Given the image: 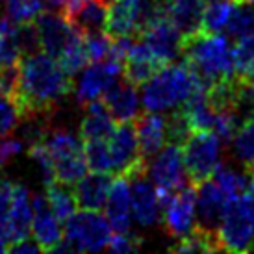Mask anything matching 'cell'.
I'll use <instances>...</instances> for the list:
<instances>
[{
	"instance_id": "cell-1",
	"label": "cell",
	"mask_w": 254,
	"mask_h": 254,
	"mask_svg": "<svg viewBox=\"0 0 254 254\" xmlns=\"http://www.w3.org/2000/svg\"><path fill=\"white\" fill-rule=\"evenodd\" d=\"M74 89L72 76L64 71L52 56L36 52L19 62V87L15 100L26 113H52L62 100Z\"/></svg>"
},
{
	"instance_id": "cell-2",
	"label": "cell",
	"mask_w": 254,
	"mask_h": 254,
	"mask_svg": "<svg viewBox=\"0 0 254 254\" xmlns=\"http://www.w3.org/2000/svg\"><path fill=\"white\" fill-rule=\"evenodd\" d=\"M184 62L197 78L198 87L210 89L213 84L234 78V49L228 36L198 32L184 41Z\"/></svg>"
},
{
	"instance_id": "cell-3",
	"label": "cell",
	"mask_w": 254,
	"mask_h": 254,
	"mask_svg": "<svg viewBox=\"0 0 254 254\" xmlns=\"http://www.w3.org/2000/svg\"><path fill=\"white\" fill-rule=\"evenodd\" d=\"M141 100L147 112H169L180 108L198 87L191 69L182 64H167L141 85Z\"/></svg>"
},
{
	"instance_id": "cell-4",
	"label": "cell",
	"mask_w": 254,
	"mask_h": 254,
	"mask_svg": "<svg viewBox=\"0 0 254 254\" xmlns=\"http://www.w3.org/2000/svg\"><path fill=\"white\" fill-rule=\"evenodd\" d=\"M112 226L100 212L80 210L65 221L64 240L56 253H99L108 249Z\"/></svg>"
},
{
	"instance_id": "cell-5",
	"label": "cell",
	"mask_w": 254,
	"mask_h": 254,
	"mask_svg": "<svg viewBox=\"0 0 254 254\" xmlns=\"http://www.w3.org/2000/svg\"><path fill=\"white\" fill-rule=\"evenodd\" d=\"M43 145L49 150L56 180L74 186L85 175L87 162H85L84 145L76 134L65 128L50 130Z\"/></svg>"
},
{
	"instance_id": "cell-6",
	"label": "cell",
	"mask_w": 254,
	"mask_h": 254,
	"mask_svg": "<svg viewBox=\"0 0 254 254\" xmlns=\"http://www.w3.org/2000/svg\"><path fill=\"white\" fill-rule=\"evenodd\" d=\"M182 154L188 178L197 188L198 184L212 178L219 165L221 139L210 130H193L182 145Z\"/></svg>"
},
{
	"instance_id": "cell-7",
	"label": "cell",
	"mask_w": 254,
	"mask_h": 254,
	"mask_svg": "<svg viewBox=\"0 0 254 254\" xmlns=\"http://www.w3.org/2000/svg\"><path fill=\"white\" fill-rule=\"evenodd\" d=\"M162 208V225L169 238L178 240L197 225L195 186L186 184L177 191H158Z\"/></svg>"
},
{
	"instance_id": "cell-8",
	"label": "cell",
	"mask_w": 254,
	"mask_h": 254,
	"mask_svg": "<svg viewBox=\"0 0 254 254\" xmlns=\"http://www.w3.org/2000/svg\"><path fill=\"white\" fill-rule=\"evenodd\" d=\"M123 74V60L110 56L100 62H91L80 71L78 82L74 84V95L82 108L89 106L95 100H100L102 95L112 87Z\"/></svg>"
},
{
	"instance_id": "cell-9",
	"label": "cell",
	"mask_w": 254,
	"mask_h": 254,
	"mask_svg": "<svg viewBox=\"0 0 254 254\" xmlns=\"http://www.w3.org/2000/svg\"><path fill=\"white\" fill-rule=\"evenodd\" d=\"M110 154H112L113 175L117 177H132L134 173L147 171V160L143 158L134 121L132 123H117L112 137L108 139Z\"/></svg>"
},
{
	"instance_id": "cell-10",
	"label": "cell",
	"mask_w": 254,
	"mask_h": 254,
	"mask_svg": "<svg viewBox=\"0 0 254 254\" xmlns=\"http://www.w3.org/2000/svg\"><path fill=\"white\" fill-rule=\"evenodd\" d=\"M217 241L221 251L230 253H247L254 249V223L243 212L238 198L230 202L219 225Z\"/></svg>"
},
{
	"instance_id": "cell-11",
	"label": "cell",
	"mask_w": 254,
	"mask_h": 254,
	"mask_svg": "<svg viewBox=\"0 0 254 254\" xmlns=\"http://www.w3.org/2000/svg\"><path fill=\"white\" fill-rule=\"evenodd\" d=\"M148 175L158 191H177L190 184L184 165L182 147L167 143L148 163Z\"/></svg>"
},
{
	"instance_id": "cell-12",
	"label": "cell",
	"mask_w": 254,
	"mask_h": 254,
	"mask_svg": "<svg viewBox=\"0 0 254 254\" xmlns=\"http://www.w3.org/2000/svg\"><path fill=\"white\" fill-rule=\"evenodd\" d=\"M232 198L219 188L213 178H208L195 188V208H197V226L208 232L217 234V228L225 217Z\"/></svg>"
},
{
	"instance_id": "cell-13",
	"label": "cell",
	"mask_w": 254,
	"mask_h": 254,
	"mask_svg": "<svg viewBox=\"0 0 254 254\" xmlns=\"http://www.w3.org/2000/svg\"><path fill=\"white\" fill-rule=\"evenodd\" d=\"M36 26L43 52L54 60H60L65 49L80 36V32L60 11L39 13V17L36 19Z\"/></svg>"
},
{
	"instance_id": "cell-14",
	"label": "cell",
	"mask_w": 254,
	"mask_h": 254,
	"mask_svg": "<svg viewBox=\"0 0 254 254\" xmlns=\"http://www.w3.org/2000/svg\"><path fill=\"white\" fill-rule=\"evenodd\" d=\"M130 180V198H132V210L137 225L154 226L158 219L162 217L158 190L152 180L147 178V171L134 173Z\"/></svg>"
},
{
	"instance_id": "cell-15",
	"label": "cell",
	"mask_w": 254,
	"mask_h": 254,
	"mask_svg": "<svg viewBox=\"0 0 254 254\" xmlns=\"http://www.w3.org/2000/svg\"><path fill=\"white\" fill-rule=\"evenodd\" d=\"M139 41L145 43L165 65L178 62L184 54V37L169 19H162L145 28Z\"/></svg>"
},
{
	"instance_id": "cell-16",
	"label": "cell",
	"mask_w": 254,
	"mask_h": 254,
	"mask_svg": "<svg viewBox=\"0 0 254 254\" xmlns=\"http://www.w3.org/2000/svg\"><path fill=\"white\" fill-rule=\"evenodd\" d=\"M34 217H32V236L39 243L41 251H54L64 240L62 221L54 215L45 193H36L32 197Z\"/></svg>"
},
{
	"instance_id": "cell-17",
	"label": "cell",
	"mask_w": 254,
	"mask_h": 254,
	"mask_svg": "<svg viewBox=\"0 0 254 254\" xmlns=\"http://www.w3.org/2000/svg\"><path fill=\"white\" fill-rule=\"evenodd\" d=\"M162 67H165L162 60L145 43L135 39L123 62V78L135 87H139L154 76Z\"/></svg>"
},
{
	"instance_id": "cell-18",
	"label": "cell",
	"mask_w": 254,
	"mask_h": 254,
	"mask_svg": "<svg viewBox=\"0 0 254 254\" xmlns=\"http://www.w3.org/2000/svg\"><path fill=\"white\" fill-rule=\"evenodd\" d=\"M104 213L112 232H128L132 225V198H130V184L127 177H117L112 182Z\"/></svg>"
},
{
	"instance_id": "cell-19",
	"label": "cell",
	"mask_w": 254,
	"mask_h": 254,
	"mask_svg": "<svg viewBox=\"0 0 254 254\" xmlns=\"http://www.w3.org/2000/svg\"><path fill=\"white\" fill-rule=\"evenodd\" d=\"M134 127L137 132V141L145 160L154 158L167 145V128L165 117L158 112H139L134 119Z\"/></svg>"
},
{
	"instance_id": "cell-20",
	"label": "cell",
	"mask_w": 254,
	"mask_h": 254,
	"mask_svg": "<svg viewBox=\"0 0 254 254\" xmlns=\"http://www.w3.org/2000/svg\"><path fill=\"white\" fill-rule=\"evenodd\" d=\"M102 102L108 108L115 123H132L139 115V93L137 87L130 82H115V84L102 95Z\"/></svg>"
},
{
	"instance_id": "cell-21",
	"label": "cell",
	"mask_w": 254,
	"mask_h": 254,
	"mask_svg": "<svg viewBox=\"0 0 254 254\" xmlns=\"http://www.w3.org/2000/svg\"><path fill=\"white\" fill-rule=\"evenodd\" d=\"M112 182V173H95V171H91V175H84L72 186L78 208L80 210H93V212L104 210Z\"/></svg>"
},
{
	"instance_id": "cell-22",
	"label": "cell",
	"mask_w": 254,
	"mask_h": 254,
	"mask_svg": "<svg viewBox=\"0 0 254 254\" xmlns=\"http://www.w3.org/2000/svg\"><path fill=\"white\" fill-rule=\"evenodd\" d=\"M64 15L82 36L106 32L108 4L102 0H80Z\"/></svg>"
},
{
	"instance_id": "cell-23",
	"label": "cell",
	"mask_w": 254,
	"mask_h": 254,
	"mask_svg": "<svg viewBox=\"0 0 254 254\" xmlns=\"http://www.w3.org/2000/svg\"><path fill=\"white\" fill-rule=\"evenodd\" d=\"M204 0H169V21L182 34L184 41L202 32Z\"/></svg>"
},
{
	"instance_id": "cell-24",
	"label": "cell",
	"mask_w": 254,
	"mask_h": 254,
	"mask_svg": "<svg viewBox=\"0 0 254 254\" xmlns=\"http://www.w3.org/2000/svg\"><path fill=\"white\" fill-rule=\"evenodd\" d=\"M139 0H113L108 7L106 34L112 39L139 37L135 26V9Z\"/></svg>"
},
{
	"instance_id": "cell-25",
	"label": "cell",
	"mask_w": 254,
	"mask_h": 254,
	"mask_svg": "<svg viewBox=\"0 0 254 254\" xmlns=\"http://www.w3.org/2000/svg\"><path fill=\"white\" fill-rule=\"evenodd\" d=\"M85 115L80 123V137L84 141H97L104 139L108 141L115 130V119H113L108 108L102 100H95L89 106H85Z\"/></svg>"
},
{
	"instance_id": "cell-26",
	"label": "cell",
	"mask_w": 254,
	"mask_h": 254,
	"mask_svg": "<svg viewBox=\"0 0 254 254\" xmlns=\"http://www.w3.org/2000/svg\"><path fill=\"white\" fill-rule=\"evenodd\" d=\"M32 217H34V206H32L30 191L22 184H13L11 206H9V223H11V232H13V243L32 234Z\"/></svg>"
},
{
	"instance_id": "cell-27",
	"label": "cell",
	"mask_w": 254,
	"mask_h": 254,
	"mask_svg": "<svg viewBox=\"0 0 254 254\" xmlns=\"http://www.w3.org/2000/svg\"><path fill=\"white\" fill-rule=\"evenodd\" d=\"M45 195L49 198V204L52 208L54 215L62 223H65L78 210V202L71 184L52 180V182H49L45 186Z\"/></svg>"
},
{
	"instance_id": "cell-28",
	"label": "cell",
	"mask_w": 254,
	"mask_h": 254,
	"mask_svg": "<svg viewBox=\"0 0 254 254\" xmlns=\"http://www.w3.org/2000/svg\"><path fill=\"white\" fill-rule=\"evenodd\" d=\"M169 251L173 253H217L221 249H219L217 234L208 232L195 225V228L190 230L186 236L175 240Z\"/></svg>"
},
{
	"instance_id": "cell-29",
	"label": "cell",
	"mask_w": 254,
	"mask_h": 254,
	"mask_svg": "<svg viewBox=\"0 0 254 254\" xmlns=\"http://www.w3.org/2000/svg\"><path fill=\"white\" fill-rule=\"evenodd\" d=\"M212 178L215 182L219 184V188L225 191L228 197L236 200V198H240L245 190L249 188V184H251V173L247 171H238L230 167V165H225V163H219L215 171H213Z\"/></svg>"
},
{
	"instance_id": "cell-30",
	"label": "cell",
	"mask_w": 254,
	"mask_h": 254,
	"mask_svg": "<svg viewBox=\"0 0 254 254\" xmlns=\"http://www.w3.org/2000/svg\"><path fill=\"white\" fill-rule=\"evenodd\" d=\"M21 58L22 52L17 41V22L2 15L0 17V69L17 65L21 62Z\"/></svg>"
},
{
	"instance_id": "cell-31",
	"label": "cell",
	"mask_w": 254,
	"mask_h": 254,
	"mask_svg": "<svg viewBox=\"0 0 254 254\" xmlns=\"http://www.w3.org/2000/svg\"><path fill=\"white\" fill-rule=\"evenodd\" d=\"M234 74L254 84V34L240 37L234 47Z\"/></svg>"
},
{
	"instance_id": "cell-32",
	"label": "cell",
	"mask_w": 254,
	"mask_h": 254,
	"mask_svg": "<svg viewBox=\"0 0 254 254\" xmlns=\"http://www.w3.org/2000/svg\"><path fill=\"white\" fill-rule=\"evenodd\" d=\"M11 190L13 182L0 178V253H7L13 243V232L9 223V206H11Z\"/></svg>"
},
{
	"instance_id": "cell-33",
	"label": "cell",
	"mask_w": 254,
	"mask_h": 254,
	"mask_svg": "<svg viewBox=\"0 0 254 254\" xmlns=\"http://www.w3.org/2000/svg\"><path fill=\"white\" fill-rule=\"evenodd\" d=\"M232 152L236 160L249 167L254 162V117L245 121L232 137Z\"/></svg>"
},
{
	"instance_id": "cell-34",
	"label": "cell",
	"mask_w": 254,
	"mask_h": 254,
	"mask_svg": "<svg viewBox=\"0 0 254 254\" xmlns=\"http://www.w3.org/2000/svg\"><path fill=\"white\" fill-rule=\"evenodd\" d=\"M47 6L45 0H4V15L13 22H32Z\"/></svg>"
},
{
	"instance_id": "cell-35",
	"label": "cell",
	"mask_w": 254,
	"mask_h": 254,
	"mask_svg": "<svg viewBox=\"0 0 254 254\" xmlns=\"http://www.w3.org/2000/svg\"><path fill=\"white\" fill-rule=\"evenodd\" d=\"M232 113L240 127L245 121L254 117V84L236 78V95H234Z\"/></svg>"
},
{
	"instance_id": "cell-36",
	"label": "cell",
	"mask_w": 254,
	"mask_h": 254,
	"mask_svg": "<svg viewBox=\"0 0 254 254\" xmlns=\"http://www.w3.org/2000/svg\"><path fill=\"white\" fill-rule=\"evenodd\" d=\"M58 62L64 67V71L67 72V74H71V76L78 74L87 64H91L89 54H87V47H85V37L80 34V36L65 49V52L60 56Z\"/></svg>"
},
{
	"instance_id": "cell-37",
	"label": "cell",
	"mask_w": 254,
	"mask_h": 254,
	"mask_svg": "<svg viewBox=\"0 0 254 254\" xmlns=\"http://www.w3.org/2000/svg\"><path fill=\"white\" fill-rule=\"evenodd\" d=\"M225 32L226 36L234 37V39L254 34V9L251 7V4H240L238 2L234 6Z\"/></svg>"
},
{
	"instance_id": "cell-38",
	"label": "cell",
	"mask_w": 254,
	"mask_h": 254,
	"mask_svg": "<svg viewBox=\"0 0 254 254\" xmlns=\"http://www.w3.org/2000/svg\"><path fill=\"white\" fill-rule=\"evenodd\" d=\"M84 154L87 167L91 171H95V173H112L113 175V163L108 141H104V139L85 141Z\"/></svg>"
},
{
	"instance_id": "cell-39",
	"label": "cell",
	"mask_w": 254,
	"mask_h": 254,
	"mask_svg": "<svg viewBox=\"0 0 254 254\" xmlns=\"http://www.w3.org/2000/svg\"><path fill=\"white\" fill-rule=\"evenodd\" d=\"M238 2H212L208 7H204L202 15V30L221 34L228 24V19L232 15V9Z\"/></svg>"
},
{
	"instance_id": "cell-40",
	"label": "cell",
	"mask_w": 254,
	"mask_h": 254,
	"mask_svg": "<svg viewBox=\"0 0 254 254\" xmlns=\"http://www.w3.org/2000/svg\"><path fill=\"white\" fill-rule=\"evenodd\" d=\"M165 128H167V143H173L178 147H182L186 139L190 137V134L193 132V128L190 127L188 117L182 112V108L171 110V115L165 117Z\"/></svg>"
},
{
	"instance_id": "cell-41",
	"label": "cell",
	"mask_w": 254,
	"mask_h": 254,
	"mask_svg": "<svg viewBox=\"0 0 254 254\" xmlns=\"http://www.w3.org/2000/svg\"><path fill=\"white\" fill-rule=\"evenodd\" d=\"M22 119V112L17 100L6 93H0V135L11 134L19 127Z\"/></svg>"
},
{
	"instance_id": "cell-42",
	"label": "cell",
	"mask_w": 254,
	"mask_h": 254,
	"mask_svg": "<svg viewBox=\"0 0 254 254\" xmlns=\"http://www.w3.org/2000/svg\"><path fill=\"white\" fill-rule=\"evenodd\" d=\"M85 37V47H87V54L91 62H100L112 56L113 52V39L108 36L106 32H99V34H91Z\"/></svg>"
},
{
	"instance_id": "cell-43",
	"label": "cell",
	"mask_w": 254,
	"mask_h": 254,
	"mask_svg": "<svg viewBox=\"0 0 254 254\" xmlns=\"http://www.w3.org/2000/svg\"><path fill=\"white\" fill-rule=\"evenodd\" d=\"M17 41H19L22 56L39 52L41 43H39V34H37L36 22L32 21V22H21V24H17Z\"/></svg>"
},
{
	"instance_id": "cell-44",
	"label": "cell",
	"mask_w": 254,
	"mask_h": 254,
	"mask_svg": "<svg viewBox=\"0 0 254 254\" xmlns=\"http://www.w3.org/2000/svg\"><path fill=\"white\" fill-rule=\"evenodd\" d=\"M141 245V236L132 234L128 230V232H121L112 236V240L108 243V251H112V253H134V251H139Z\"/></svg>"
},
{
	"instance_id": "cell-45",
	"label": "cell",
	"mask_w": 254,
	"mask_h": 254,
	"mask_svg": "<svg viewBox=\"0 0 254 254\" xmlns=\"http://www.w3.org/2000/svg\"><path fill=\"white\" fill-rule=\"evenodd\" d=\"M22 148H24V143L21 137H15L11 134L0 135V169L21 154Z\"/></svg>"
},
{
	"instance_id": "cell-46",
	"label": "cell",
	"mask_w": 254,
	"mask_h": 254,
	"mask_svg": "<svg viewBox=\"0 0 254 254\" xmlns=\"http://www.w3.org/2000/svg\"><path fill=\"white\" fill-rule=\"evenodd\" d=\"M7 253H15V254L41 253V247H39V243L36 241V238H34V236H26V238H22V240L11 243V245H9V249H7Z\"/></svg>"
},
{
	"instance_id": "cell-47",
	"label": "cell",
	"mask_w": 254,
	"mask_h": 254,
	"mask_svg": "<svg viewBox=\"0 0 254 254\" xmlns=\"http://www.w3.org/2000/svg\"><path fill=\"white\" fill-rule=\"evenodd\" d=\"M251 184H249V188L245 190V193L238 198V202L240 206L243 208V212L247 213L249 219L254 223V175H251Z\"/></svg>"
},
{
	"instance_id": "cell-48",
	"label": "cell",
	"mask_w": 254,
	"mask_h": 254,
	"mask_svg": "<svg viewBox=\"0 0 254 254\" xmlns=\"http://www.w3.org/2000/svg\"><path fill=\"white\" fill-rule=\"evenodd\" d=\"M208 4H212V2H238V0H204Z\"/></svg>"
},
{
	"instance_id": "cell-49",
	"label": "cell",
	"mask_w": 254,
	"mask_h": 254,
	"mask_svg": "<svg viewBox=\"0 0 254 254\" xmlns=\"http://www.w3.org/2000/svg\"><path fill=\"white\" fill-rule=\"evenodd\" d=\"M238 2H240V4H251V6L254 4V0H238Z\"/></svg>"
},
{
	"instance_id": "cell-50",
	"label": "cell",
	"mask_w": 254,
	"mask_h": 254,
	"mask_svg": "<svg viewBox=\"0 0 254 254\" xmlns=\"http://www.w3.org/2000/svg\"><path fill=\"white\" fill-rule=\"evenodd\" d=\"M247 171H249V173H251V175H254V162L251 163V165H249V167H247Z\"/></svg>"
},
{
	"instance_id": "cell-51",
	"label": "cell",
	"mask_w": 254,
	"mask_h": 254,
	"mask_svg": "<svg viewBox=\"0 0 254 254\" xmlns=\"http://www.w3.org/2000/svg\"><path fill=\"white\" fill-rule=\"evenodd\" d=\"M102 2H104V4H112L113 0H102Z\"/></svg>"
},
{
	"instance_id": "cell-52",
	"label": "cell",
	"mask_w": 254,
	"mask_h": 254,
	"mask_svg": "<svg viewBox=\"0 0 254 254\" xmlns=\"http://www.w3.org/2000/svg\"><path fill=\"white\" fill-rule=\"evenodd\" d=\"M0 2H4V0H0Z\"/></svg>"
}]
</instances>
